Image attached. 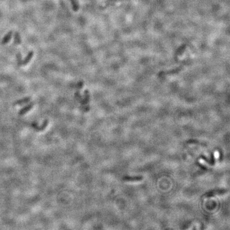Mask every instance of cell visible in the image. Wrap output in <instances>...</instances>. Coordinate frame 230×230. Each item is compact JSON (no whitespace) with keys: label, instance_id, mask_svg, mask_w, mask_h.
<instances>
[{"label":"cell","instance_id":"obj_11","mask_svg":"<svg viewBox=\"0 0 230 230\" xmlns=\"http://www.w3.org/2000/svg\"><path fill=\"white\" fill-rule=\"evenodd\" d=\"M83 85H84V82L82 80H80L75 85V88L77 89H81V88H82V87H83Z\"/></svg>","mask_w":230,"mask_h":230},{"label":"cell","instance_id":"obj_2","mask_svg":"<svg viewBox=\"0 0 230 230\" xmlns=\"http://www.w3.org/2000/svg\"><path fill=\"white\" fill-rule=\"evenodd\" d=\"M34 103L33 102H30L29 103L28 105L26 106L24 108H22V109L19 111V115H24L25 114H26L27 112H28L30 110L32 109L33 107H34Z\"/></svg>","mask_w":230,"mask_h":230},{"label":"cell","instance_id":"obj_5","mask_svg":"<svg viewBox=\"0 0 230 230\" xmlns=\"http://www.w3.org/2000/svg\"><path fill=\"white\" fill-rule=\"evenodd\" d=\"M30 100H31L30 97H25V98H24L23 99H20V100H19L16 101L13 105H24V104H25V103L29 102Z\"/></svg>","mask_w":230,"mask_h":230},{"label":"cell","instance_id":"obj_8","mask_svg":"<svg viewBox=\"0 0 230 230\" xmlns=\"http://www.w3.org/2000/svg\"><path fill=\"white\" fill-rule=\"evenodd\" d=\"M14 42H15V44H17V45H19L21 43V37H20V34L18 32H16L15 34Z\"/></svg>","mask_w":230,"mask_h":230},{"label":"cell","instance_id":"obj_13","mask_svg":"<svg viewBox=\"0 0 230 230\" xmlns=\"http://www.w3.org/2000/svg\"><path fill=\"white\" fill-rule=\"evenodd\" d=\"M75 98L77 99V100L79 101H80L83 99L82 97V96L80 95V92L79 91H77L76 92H75Z\"/></svg>","mask_w":230,"mask_h":230},{"label":"cell","instance_id":"obj_12","mask_svg":"<svg viewBox=\"0 0 230 230\" xmlns=\"http://www.w3.org/2000/svg\"><path fill=\"white\" fill-rule=\"evenodd\" d=\"M80 109H82L83 111H84L85 112H87L90 110V107L88 105H84L80 106Z\"/></svg>","mask_w":230,"mask_h":230},{"label":"cell","instance_id":"obj_9","mask_svg":"<svg viewBox=\"0 0 230 230\" xmlns=\"http://www.w3.org/2000/svg\"><path fill=\"white\" fill-rule=\"evenodd\" d=\"M49 123V121L48 119H46V120H45L44 121V122L43 123V124L40 126V127H37L36 128V130H39V131H40V130H44L45 128H46L47 126H48V124Z\"/></svg>","mask_w":230,"mask_h":230},{"label":"cell","instance_id":"obj_10","mask_svg":"<svg viewBox=\"0 0 230 230\" xmlns=\"http://www.w3.org/2000/svg\"><path fill=\"white\" fill-rule=\"evenodd\" d=\"M187 143H188V144H199V145H203L205 146L204 144L199 142L198 140H190L188 141Z\"/></svg>","mask_w":230,"mask_h":230},{"label":"cell","instance_id":"obj_1","mask_svg":"<svg viewBox=\"0 0 230 230\" xmlns=\"http://www.w3.org/2000/svg\"><path fill=\"white\" fill-rule=\"evenodd\" d=\"M227 192L226 189H214V190H212L207 192L205 195L203 196L205 198H210L214 197L216 195H224L225 193H226Z\"/></svg>","mask_w":230,"mask_h":230},{"label":"cell","instance_id":"obj_3","mask_svg":"<svg viewBox=\"0 0 230 230\" xmlns=\"http://www.w3.org/2000/svg\"><path fill=\"white\" fill-rule=\"evenodd\" d=\"M90 100V96L89 93L87 89L85 90L84 92V98L80 101V103L82 105H87Z\"/></svg>","mask_w":230,"mask_h":230},{"label":"cell","instance_id":"obj_6","mask_svg":"<svg viewBox=\"0 0 230 230\" xmlns=\"http://www.w3.org/2000/svg\"><path fill=\"white\" fill-rule=\"evenodd\" d=\"M34 56V52L33 51H30L28 54L27 56L25 57L24 59V60L22 61V64L23 65H26L27 64H28V63L30 61V60L32 59L33 57Z\"/></svg>","mask_w":230,"mask_h":230},{"label":"cell","instance_id":"obj_7","mask_svg":"<svg viewBox=\"0 0 230 230\" xmlns=\"http://www.w3.org/2000/svg\"><path fill=\"white\" fill-rule=\"evenodd\" d=\"M12 34H13V32L12 31H9V32L5 36H4V37H3V38L2 40V44L3 45L6 44L9 42L12 37Z\"/></svg>","mask_w":230,"mask_h":230},{"label":"cell","instance_id":"obj_4","mask_svg":"<svg viewBox=\"0 0 230 230\" xmlns=\"http://www.w3.org/2000/svg\"><path fill=\"white\" fill-rule=\"evenodd\" d=\"M143 179V177L141 176H126L123 178V180L126 182H138Z\"/></svg>","mask_w":230,"mask_h":230},{"label":"cell","instance_id":"obj_14","mask_svg":"<svg viewBox=\"0 0 230 230\" xmlns=\"http://www.w3.org/2000/svg\"><path fill=\"white\" fill-rule=\"evenodd\" d=\"M17 62H18V64L19 66H20L22 64V61H21L22 58H21V56L20 55V53H19L18 55H17Z\"/></svg>","mask_w":230,"mask_h":230}]
</instances>
